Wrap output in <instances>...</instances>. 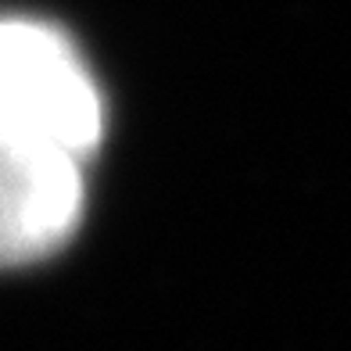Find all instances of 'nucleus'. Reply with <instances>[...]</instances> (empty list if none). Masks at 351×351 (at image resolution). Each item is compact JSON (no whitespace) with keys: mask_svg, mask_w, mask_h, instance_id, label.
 <instances>
[{"mask_svg":"<svg viewBox=\"0 0 351 351\" xmlns=\"http://www.w3.org/2000/svg\"><path fill=\"white\" fill-rule=\"evenodd\" d=\"M101 133V90L79 47L43 19H8L0 33L4 265H33L72 241Z\"/></svg>","mask_w":351,"mask_h":351,"instance_id":"nucleus-1","label":"nucleus"}]
</instances>
